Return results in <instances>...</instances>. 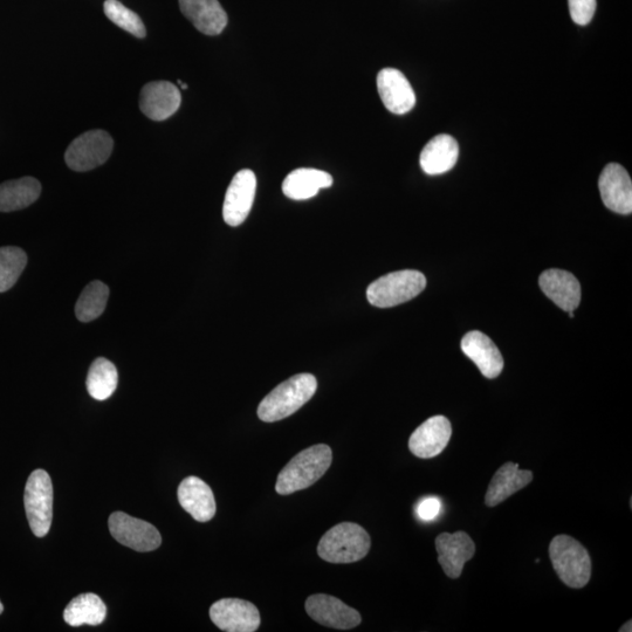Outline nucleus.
<instances>
[{"mask_svg":"<svg viewBox=\"0 0 632 632\" xmlns=\"http://www.w3.org/2000/svg\"><path fill=\"white\" fill-rule=\"evenodd\" d=\"M3 611H4V606H3L2 602H0V614H2Z\"/></svg>","mask_w":632,"mask_h":632,"instance_id":"nucleus-33","label":"nucleus"},{"mask_svg":"<svg viewBox=\"0 0 632 632\" xmlns=\"http://www.w3.org/2000/svg\"><path fill=\"white\" fill-rule=\"evenodd\" d=\"M118 369L111 361L99 357L89 368L87 390L96 401H106L118 388Z\"/></svg>","mask_w":632,"mask_h":632,"instance_id":"nucleus-26","label":"nucleus"},{"mask_svg":"<svg viewBox=\"0 0 632 632\" xmlns=\"http://www.w3.org/2000/svg\"><path fill=\"white\" fill-rule=\"evenodd\" d=\"M417 515L424 521L436 519L442 511V503L436 497L425 498L417 506Z\"/></svg>","mask_w":632,"mask_h":632,"instance_id":"nucleus-31","label":"nucleus"},{"mask_svg":"<svg viewBox=\"0 0 632 632\" xmlns=\"http://www.w3.org/2000/svg\"><path fill=\"white\" fill-rule=\"evenodd\" d=\"M533 480V473L527 470H520L515 463H506L494 474L489 489H487L485 504L489 507H496L506 499L519 492Z\"/></svg>","mask_w":632,"mask_h":632,"instance_id":"nucleus-21","label":"nucleus"},{"mask_svg":"<svg viewBox=\"0 0 632 632\" xmlns=\"http://www.w3.org/2000/svg\"><path fill=\"white\" fill-rule=\"evenodd\" d=\"M452 436L448 418L434 416L418 427L409 439L412 455L422 459L435 458L446 449Z\"/></svg>","mask_w":632,"mask_h":632,"instance_id":"nucleus-12","label":"nucleus"},{"mask_svg":"<svg viewBox=\"0 0 632 632\" xmlns=\"http://www.w3.org/2000/svg\"><path fill=\"white\" fill-rule=\"evenodd\" d=\"M107 607L95 594H82L75 597L64 611V620L71 627L81 625H99L106 620Z\"/></svg>","mask_w":632,"mask_h":632,"instance_id":"nucleus-25","label":"nucleus"},{"mask_svg":"<svg viewBox=\"0 0 632 632\" xmlns=\"http://www.w3.org/2000/svg\"><path fill=\"white\" fill-rule=\"evenodd\" d=\"M599 189L604 205L620 215L632 211V183L628 171L620 164L610 163L603 169Z\"/></svg>","mask_w":632,"mask_h":632,"instance_id":"nucleus-13","label":"nucleus"},{"mask_svg":"<svg viewBox=\"0 0 632 632\" xmlns=\"http://www.w3.org/2000/svg\"><path fill=\"white\" fill-rule=\"evenodd\" d=\"M109 298L107 285L96 280L89 284L75 306V314L81 322H91L99 318L105 312Z\"/></svg>","mask_w":632,"mask_h":632,"instance_id":"nucleus-27","label":"nucleus"},{"mask_svg":"<svg viewBox=\"0 0 632 632\" xmlns=\"http://www.w3.org/2000/svg\"><path fill=\"white\" fill-rule=\"evenodd\" d=\"M210 617L219 629L228 632H254L261 623L258 608L240 599L217 601L210 608Z\"/></svg>","mask_w":632,"mask_h":632,"instance_id":"nucleus-10","label":"nucleus"},{"mask_svg":"<svg viewBox=\"0 0 632 632\" xmlns=\"http://www.w3.org/2000/svg\"><path fill=\"white\" fill-rule=\"evenodd\" d=\"M181 102L180 89L169 81L149 82L140 94L141 112L154 121L169 119L178 111Z\"/></svg>","mask_w":632,"mask_h":632,"instance_id":"nucleus-14","label":"nucleus"},{"mask_svg":"<svg viewBox=\"0 0 632 632\" xmlns=\"http://www.w3.org/2000/svg\"><path fill=\"white\" fill-rule=\"evenodd\" d=\"M372 546L369 534L354 522H342L321 538L318 554L331 563H353L366 558Z\"/></svg>","mask_w":632,"mask_h":632,"instance_id":"nucleus-3","label":"nucleus"},{"mask_svg":"<svg viewBox=\"0 0 632 632\" xmlns=\"http://www.w3.org/2000/svg\"><path fill=\"white\" fill-rule=\"evenodd\" d=\"M103 9L107 18L122 30L133 34L136 38L142 39L147 36L146 26L139 15L126 8L119 0H106Z\"/></svg>","mask_w":632,"mask_h":632,"instance_id":"nucleus-29","label":"nucleus"},{"mask_svg":"<svg viewBox=\"0 0 632 632\" xmlns=\"http://www.w3.org/2000/svg\"><path fill=\"white\" fill-rule=\"evenodd\" d=\"M541 291L554 304L566 312H574L581 302V285L574 274L552 269L541 274L539 279Z\"/></svg>","mask_w":632,"mask_h":632,"instance_id":"nucleus-17","label":"nucleus"},{"mask_svg":"<svg viewBox=\"0 0 632 632\" xmlns=\"http://www.w3.org/2000/svg\"><path fill=\"white\" fill-rule=\"evenodd\" d=\"M318 381L312 374H298L274 388L258 407V417L265 423L283 421L312 400Z\"/></svg>","mask_w":632,"mask_h":632,"instance_id":"nucleus-2","label":"nucleus"},{"mask_svg":"<svg viewBox=\"0 0 632 632\" xmlns=\"http://www.w3.org/2000/svg\"><path fill=\"white\" fill-rule=\"evenodd\" d=\"M332 185L333 177L326 171L301 168L287 175L283 192L293 201H305L318 195L321 189L331 188Z\"/></svg>","mask_w":632,"mask_h":632,"instance_id":"nucleus-23","label":"nucleus"},{"mask_svg":"<svg viewBox=\"0 0 632 632\" xmlns=\"http://www.w3.org/2000/svg\"><path fill=\"white\" fill-rule=\"evenodd\" d=\"M27 265L26 253L19 247H0V293L16 285Z\"/></svg>","mask_w":632,"mask_h":632,"instance_id":"nucleus-28","label":"nucleus"},{"mask_svg":"<svg viewBox=\"0 0 632 632\" xmlns=\"http://www.w3.org/2000/svg\"><path fill=\"white\" fill-rule=\"evenodd\" d=\"M570 17L576 24L587 25L592 22L596 11V0H568Z\"/></svg>","mask_w":632,"mask_h":632,"instance_id":"nucleus-30","label":"nucleus"},{"mask_svg":"<svg viewBox=\"0 0 632 632\" xmlns=\"http://www.w3.org/2000/svg\"><path fill=\"white\" fill-rule=\"evenodd\" d=\"M436 548L439 565L450 579H458L463 573L465 563L476 553V545L465 532L438 535Z\"/></svg>","mask_w":632,"mask_h":632,"instance_id":"nucleus-15","label":"nucleus"},{"mask_svg":"<svg viewBox=\"0 0 632 632\" xmlns=\"http://www.w3.org/2000/svg\"><path fill=\"white\" fill-rule=\"evenodd\" d=\"M40 194L41 184L33 177L0 184V212L23 210L36 202Z\"/></svg>","mask_w":632,"mask_h":632,"instance_id":"nucleus-24","label":"nucleus"},{"mask_svg":"<svg viewBox=\"0 0 632 632\" xmlns=\"http://www.w3.org/2000/svg\"><path fill=\"white\" fill-rule=\"evenodd\" d=\"M180 8L184 17L206 36H218L229 22L218 0H180Z\"/></svg>","mask_w":632,"mask_h":632,"instance_id":"nucleus-20","label":"nucleus"},{"mask_svg":"<svg viewBox=\"0 0 632 632\" xmlns=\"http://www.w3.org/2000/svg\"><path fill=\"white\" fill-rule=\"evenodd\" d=\"M459 146L452 136L441 134L424 147L419 163L425 174L435 176L448 173L456 166Z\"/></svg>","mask_w":632,"mask_h":632,"instance_id":"nucleus-22","label":"nucleus"},{"mask_svg":"<svg viewBox=\"0 0 632 632\" xmlns=\"http://www.w3.org/2000/svg\"><path fill=\"white\" fill-rule=\"evenodd\" d=\"M377 89L383 105L391 113L407 114L416 105V95L409 80L395 68H384L377 75Z\"/></svg>","mask_w":632,"mask_h":632,"instance_id":"nucleus-16","label":"nucleus"},{"mask_svg":"<svg viewBox=\"0 0 632 632\" xmlns=\"http://www.w3.org/2000/svg\"><path fill=\"white\" fill-rule=\"evenodd\" d=\"M462 350L476 364L486 379H496L503 372V355L484 333L478 331L467 333L462 340Z\"/></svg>","mask_w":632,"mask_h":632,"instance_id":"nucleus-18","label":"nucleus"},{"mask_svg":"<svg viewBox=\"0 0 632 632\" xmlns=\"http://www.w3.org/2000/svg\"><path fill=\"white\" fill-rule=\"evenodd\" d=\"M178 501L192 518L208 522L215 517L216 500L211 487L197 477H188L178 487Z\"/></svg>","mask_w":632,"mask_h":632,"instance_id":"nucleus-19","label":"nucleus"},{"mask_svg":"<svg viewBox=\"0 0 632 632\" xmlns=\"http://www.w3.org/2000/svg\"><path fill=\"white\" fill-rule=\"evenodd\" d=\"M25 511L34 535L46 537L53 519V485L50 474L44 470L31 473L25 487Z\"/></svg>","mask_w":632,"mask_h":632,"instance_id":"nucleus-6","label":"nucleus"},{"mask_svg":"<svg viewBox=\"0 0 632 632\" xmlns=\"http://www.w3.org/2000/svg\"><path fill=\"white\" fill-rule=\"evenodd\" d=\"M306 611L315 622L325 627L350 630L361 624L359 611L347 606L336 597L326 594L309 596L306 601Z\"/></svg>","mask_w":632,"mask_h":632,"instance_id":"nucleus-11","label":"nucleus"},{"mask_svg":"<svg viewBox=\"0 0 632 632\" xmlns=\"http://www.w3.org/2000/svg\"><path fill=\"white\" fill-rule=\"evenodd\" d=\"M113 148L112 136L105 130H91L78 136L70 144L65 154V161L68 168L78 173H85L107 162Z\"/></svg>","mask_w":632,"mask_h":632,"instance_id":"nucleus-7","label":"nucleus"},{"mask_svg":"<svg viewBox=\"0 0 632 632\" xmlns=\"http://www.w3.org/2000/svg\"><path fill=\"white\" fill-rule=\"evenodd\" d=\"M333 462V452L326 444L311 446L298 453L279 473L276 491L288 496L306 490L325 476Z\"/></svg>","mask_w":632,"mask_h":632,"instance_id":"nucleus-1","label":"nucleus"},{"mask_svg":"<svg viewBox=\"0 0 632 632\" xmlns=\"http://www.w3.org/2000/svg\"><path fill=\"white\" fill-rule=\"evenodd\" d=\"M108 525L116 541L136 552L155 551L162 544V537L157 528L149 522L132 518L126 513H113Z\"/></svg>","mask_w":632,"mask_h":632,"instance_id":"nucleus-8","label":"nucleus"},{"mask_svg":"<svg viewBox=\"0 0 632 632\" xmlns=\"http://www.w3.org/2000/svg\"><path fill=\"white\" fill-rule=\"evenodd\" d=\"M427 287L424 274L414 270L397 271L374 281L368 287L370 305L390 308L404 304L421 294Z\"/></svg>","mask_w":632,"mask_h":632,"instance_id":"nucleus-5","label":"nucleus"},{"mask_svg":"<svg viewBox=\"0 0 632 632\" xmlns=\"http://www.w3.org/2000/svg\"><path fill=\"white\" fill-rule=\"evenodd\" d=\"M256 191L257 177L252 170H240L233 177L226 191L223 205V218L226 224L236 228L246 221L252 209Z\"/></svg>","mask_w":632,"mask_h":632,"instance_id":"nucleus-9","label":"nucleus"},{"mask_svg":"<svg viewBox=\"0 0 632 632\" xmlns=\"http://www.w3.org/2000/svg\"><path fill=\"white\" fill-rule=\"evenodd\" d=\"M549 558L566 586L580 589L588 585L592 577V559L579 541L565 534L558 535L549 546Z\"/></svg>","mask_w":632,"mask_h":632,"instance_id":"nucleus-4","label":"nucleus"},{"mask_svg":"<svg viewBox=\"0 0 632 632\" xmlns=\"http://www.w3.org/2000/svg\"><path fill=\"white\" fill-rule=\"evenodd\" d=\"M631 623H632L631 620L628 623H625L623 627L620 629V632H625V631L631 632L632 631Z\"/></svg>","mask_w":632,"mask_h":632,"instance_id":"nucleus-32","label":"nucleus"}]
</instances>
